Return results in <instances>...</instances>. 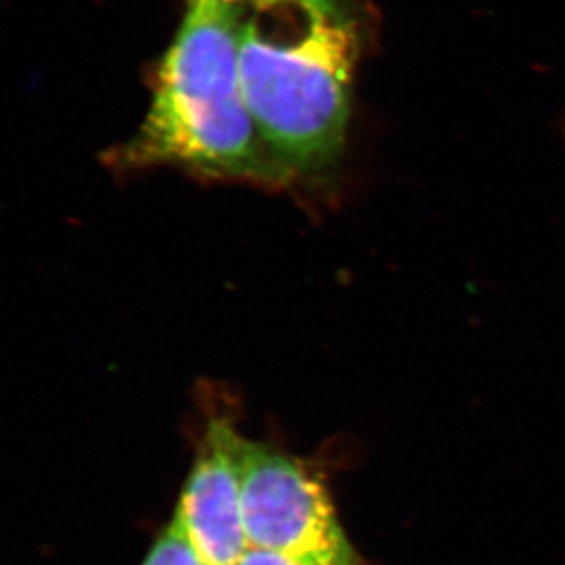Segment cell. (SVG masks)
Wrapping results in <instances>:
<instances>
[{
  "mask_svg": "<svg viewBox=\"0 0 565 565\" xmlns=\"http://www.w3.org/2000/svg\"><path fill=\"white\" fill-rule=\"evenodd\" d=\"M359 54L343 0H256L239 11L243 94L288 179L327 173L342 157Z\"/></svg>",
  "mask_w": 565,
  "mask_h": 565,
  "instance_id": "6da1fadb",
  "label": "cell"
},
{
  "mask_svg": "<svg viewBox=\"0 0 565 565\" xmlns=\"http://www.w3.org/2000/svg\"><path fill=\"white\" fill-rule=\"evenodd\" d=\"M105 163L118 177L179 168L215 180L281 184L246 105L239 71V11L190 4L152 79L138 131L113 147Z\"/></svg>",
  "mask_w": 565,
  "mask_h": 565,
  "instance_id": "7a4b0ae2",
  "label": "cell"
},
{
  "mask_svg": "<svg viewBox=\"0 0 565 565\" xmlns=\"http://www.w3.org/2000/svg\"><path fill=\"white\" fill-rule=\"evenodd\" d=\"M246 540L299 565H365L320 473L273 446L241 440Z\"/></svg>",
  "mask_w": 565,
  "mask_h": 565,
  "instance_id": "3957f363",
  "label": "cell"
},
{
  "mask_svg": "<svg viewBox=\"0 0 565 565\" xmlns=\"http://www.w3.org/2000/svg\"><path fill=\"white\" fill-rule=\"evenodd\" d=\"M241 440L228 415H210L173 522L210 565H235L250 550L241 490Z\"/></svg>",
  "mask_w": 565,
  "mask_h": 565,
  "instance_id": "277c9868",
  "label": "cell"
},
{
  "mask_svg": "<svg viewBox=\"0 0 565 565\" xmlns=\"http://www.w3.org/2000/svg\"><path fill=\"white\" fill-rule=\"evenodd\" d=\"M141 565H210L171 520Z\"/></svg>",
  "mask_w": 565,
  "mask_h": 565,
  "instance_id": "5b68a950",
  "label": "cell"
},
{
  "mask_svg": "<svg viewBox=\"0 0 565 565\" xmlns=\"http://www.w3.org/2000/svg\"><path fill=\"white\" fill-rule=\"evenodd\" d=\"M235 565H299L296 562L290 561L287 556L278 555L273 551L256 550L250 547L246 551L243 558Z\"/></svg>",
  "mask_w": 565,
  "mask_h": 565,
  "instance_id": "8992f818",
  "label": "cell"
},
{
  "mask_svg": "<svg viewBox=\"0 0 565 565\" xmlns=\"http://www.w3.org/2000/svg\"><path fill=\"white\" fill-rule=\"evenodd\" d=\"M256 0H190V4H217L230 8V10L241 11L254 4Z\"/></svg>",
  "mask_w": 565,
  "mask_h": 565,
  "instance_id": "52a82bcc",
  "label": "cell"
}]
</instances>
